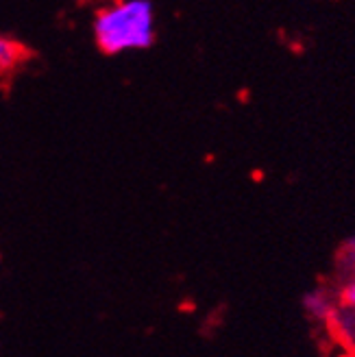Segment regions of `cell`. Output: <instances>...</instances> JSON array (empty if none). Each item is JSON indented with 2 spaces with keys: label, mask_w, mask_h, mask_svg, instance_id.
<instances>
[{
  "label": "cell",
  "mask_w": 355,
  "mask_h": 357,
  "mask_svg": "<svg viewBox=\"0 0 355 357\" xmlns=\"http://www.w3.org/2000/svg\"><path fill=\"white\" fill-rule=\"evenodd\" d=\"M94 40L105 55L144 50L155 42V5L151 0H122L94 15Z\"/></svg>",
  "instance_id": "cell-1"
},
{
  "label": "cell",
  "mask_w": 355,
  "mask_h": 357,
  "mask_svg": "<svg viewBox=\"0 0 355 357\" xmlns=\"http://www.w3.org/2000/svg\"><path fill=\"white\" fill-rule=\"evenodd\" d=\"M303 310L316 320H327L333 312V301L325 290H310L303 296Z\"/></svg>",
  "instance_id": "cell-3"
},
{
  "label": "cell",
  "mask_w": 355,
  "mask_h": 357,
  "mask_svg": "<svg viewBox=\"0 0 355 357\" xmlns=\"http://www.w3.org/2000/svg\"><path fill=\"white\" fill-rule=\"evenodd\" d=\"M342 261L349 271L355 273V238H349L345 242V248H342Z\"/></svg>",
  "instance_id": "cell-4"
},
{
  "label": "cell",
  "mask_w": 355,
  "mask_h": 357,
  "mask_svg": "<svg viewBox=\"0 0 355 357\" xmlns=\"http://www.w3.org/2000/svg\"><path fill=\"white\" fill-rule=\"evenodd\" d=\"M29 57V50L13 38L0 35V77L9 75L11 70H15L24 59Z\"/></svg>",
  "instance_id": "cell-2"
},
{
  "label": "cell",
  "mask_w": 355,
  "mask_h": 357,
  "mask_svg": "<svg viewBox=\"0 0 355 357\" xmlns=\"http://www.w3.org/2000/svg\"><path fill=\"white\" fill-rule=\"evenodd\" d=\"M342 303L349 307H355V279L347 283V288L342 290Z\"/></svg>",
  "instance_id": "cell-5"
}]
</instances>
